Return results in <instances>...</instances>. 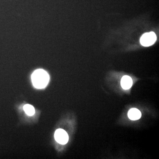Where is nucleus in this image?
<instances>
[{
    "mask_svg": "<svg viewBox=\"0 0 159 159\" xmlns=\"http://www.w3.org/2000/svg\"><path fill=\"white\" fill-rule=\"evenodd\" d=\"M32 84L34 87L38 89L44 88L48 85L50 80L49 74L42 69L34 71L31 76Z\"/></svg>",
    "mask_w": 159,
    "mask_h": 159,
    "instance_id": "f257e3e1",
    "label": "nucleus"
},
{
    "mask_svg": "<svg viewBox=\"0 0 159 159\" xmlns=\"http://www.w3.org/2000/svg\"><path fill=\"white\" fill-rule=\"evenodd\" d=\"M157 40V36L153 32H148L143 34L140 39V43L144 47L152 45Z\"/></svg>",
    "mask_w": 159,
    "mask_h": 159,
    "instance_id": "f03ea898",
    "label": "nucleus"
},
{
    "mask_svg": "<svg viewBox=\"0 0 159 159\" xmlns=\"http://www.w3.org/2000/svg\"><path fill=\"white\" fill-rule=\"evenodd\" d=\"M54 138L56 142L61 145H65L69 141V136L64 129H59L55 131Z\"/></svg>",
    "mask_w": 159,
    "mask_h": 159,
    "instance_id": "7ed1b4c3",
    "label": "nucleus"
},
{
    "mask_svg": "<svg viewBox=\"0 0 159 159\" xmlns=\"http://www.w3.org/2000/svg\"><path fill=\"white\" fill-rule=\"evenodd\" d=\"M121 84L122 89L125 90L129 89L133 85L132 79L129 76H123L121 80Z\"/></svg>",
    "mask_w": 159,
    "mask_h": 159,
    "instance_id": "20e7f679",
    "label": "nucleus"
},
{
    "mask_svg": "<svg viewBox=\"0 0 159 159\" xmlns=\"http://www.w3.org/2000/svg\"><path fill=\"white\" fill-rule=\"evenodd\" d=\"M128 116L132 120H137L140 119L142 116L141 111L136 108H132L129 111Z\"/></svg>",
    "mask_w": 159,
    "mask_h": 159,
    "instance_id": "39448f33",
    "label": "nucleus"
},
{
    "mask_svg": "<svg viewBox=\"0 0 159 159\" xmlns=\"http://www.w3.org/2000/svg\"><path fill=\"white\" fill-rule=\"evenodd\" d=\"M24 110L27 115L32 116L35 113V109L32 105L30 104H26L24 106Z\"/></svg>",
    "mask_w": 159,
    "mask_h": 159,
    "instance_id": "423d86ee",
    "label": "nucleus"
}]
</instances>
